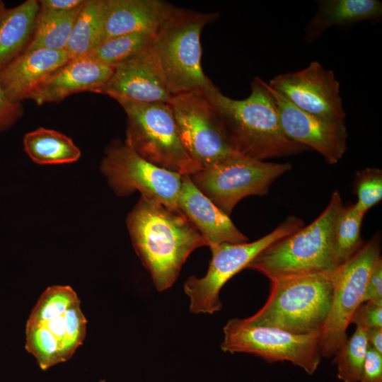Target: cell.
Wrapping results in <instances>:
<instances>
[{"instance_id": "obj_1", "label": "cell", "mask_w": 382, "mask_h": 382, "mask_svg": "<svg viewBox=\"0 0 382 382\" xmlns=\"http://www.w3.org/2000/svg\"><path fill=\"white\" fill-rule=\"evenodd\" d=\"M127 225L134 250L159 291L172 286L195 249L207 246L181 212L153 197L141 196L128 214Z\"/></svg>"}, {"instance_id": "obj_2", "label": "cell", "mask_w": 382, "mask_h": 382, "mask_svg": "<svg viewBox=\"0 0 382 382\" xmlns=\"http://www.w3.org/2000/svg\"><path fill=\"white\" fill-rule=\"evenodd\" d=\"M266 83L255 76L250 83V96L242 100L225 96L214 84L204 93L238 154L264 161L309 150L283 132L275 101Z\"/></svg>"}, {"instance_id": "obj_3", "label": "cell", "mask_w": 382, "mask_h": 382, "mask_svg": "<svg viewBox=\"0 0 382 382\" xmlns=\"http://www.w3.org/2000/svg\"><path fill=\"white\" fill-rule=\"evenodd\" d=\"M219 16L175 7L154 35L149 50L173 96L205 92L214 85L202 66L200 36L205 25Z\"/></svg>"}, {"instance_id": "obj_4", "label": "cell", "mask_w": 382, "mask_h": 382, "mask_svg": "<svg viewBox=\"0 0 382 382\" xmlns=\"http://www.w3.org/2000/svg\"><path fill=\"white\" fill-rule=\"evenodd\" d=\"M336 270L270 280L266 303L245 319L296 335L320 334L332 304Z\"/></svg>"}, {"instance_id": "obj_5", "label": "cell", "mask_w": 382, "mask_h": 382, "mask_svg": "<svg viewBox=\"0 0 382 382\" xmlns=\"http://www.w3.org/2000/svg\"><path fill=\"white\" fill-rule=\"evenodd\" d=\"M87 320L69 286L47 287L33 307L25 328V349L42 370L69 360L82 345Z\"/></svg>"}, {"instance_id": "obj_6", "label": "cell", "mask_w": 382, "mask_h": 382, "mask_svg": "<svg viewBox=\"0 0 382 382\" xmlns=\"http://www.w3.org/2000/svg\"><path fill=\"white\" fill-rule=\"evenodd\" d=\"M343 207L340 192L335 191L315 221L270 245L246 268L262 273L270 280L335 270L334 231Z\"/></svg>"}, {"instance_id": "obj_7", "label": "cell", "mask_w": 382, "mask_h": 382, "mask_svg": "<svg viewBox=\"0 0 382 382\" xmlns=\"http://www.w3.org/2000/svg\"><path fill=\"white\" fill-rule=\"evenodd\" d=\"M127 115L125 143L145 160L180 175L201 170L187 152L170 103L117 101Z\"/></svg>"}, {"instance_id": "obj_8", "label": "cell", "mask_w": 382, "mask_h": 382, "mask_svg": "<svg viewBox=\"0 0 382 382\" xmlns=\"http://www.w3.org/2000/svg\"><path fill=\"white\" fill-rule=\"evenodd\" d=\"M303 227V221L289 216L274 230L253 242L224 243L211 248L212 259L207 274L198 278L190 277L184 291L190 299V310L194 313L213 314L221 310L219 293L224 285L262 250Z\"/></svg>"}, {"instance_id": "obj_9", "label": "cell", "mask_w": 382, "mask_h": 382, "mask_svg": "<svg viewBox=\"0 0 382 382\" xmlns=\"http://www.w3.org/2000/svg\"><path fill=\"white\" fill-rule=\"evenodd\" d=\"M291 169L289 163L265 162L237 153L190 177L203 195L229 216L242 199L267 195L272 183Z\"/></svg>"}, {"instance_id": "obj_10", "label": "cell", "mask_w": 382, "mask_h": 382, "mask_svg": "<svg viewBox=\"0 0 382 382\" xmlns=\"http://www.w3.org/2000/svg\"><path fill=\"white\" fill-rule=\"evenodd\" d=\"M223 330L221 349L225 352L251 354L270 363L287 361L309 375L320 363V334L296 335L245 318L229 320Z\"/></svg>"}, {"instance_id": "obj_11", "label": "cell", "mask_w": 382, "mask_h": 382, "mask_svg": "<svg viewBox=\"0 0 382 382\" xmlns=\"http://www.w3.org/2000/svg\"><path fill=\"white\" fill-rule=\"evenodd\" d=\"M380 251V236L376 235L336 270L332 304L320 337L323 357L334 356L347 340V329L361 303L371 269L381 257Z\"/></svg>"}, {"instance_id": "obj_12", "label": "cell", "mask_w": 382, "mask_h": 382, "mask_svg": "<svg viewBox=\"0 0 382 382\" xmlns=\"http://www.w3.org/2000/svg\"><path fill=\"white\" fill-rule=\"evenodd\" d=\"M100 170L117 195L127 197L139 191L180 211L178 199L183 175L152 164L125 141L115 140L108 145Z\"/></svg>"}, {"instance_id": "obj_13", "label": "cell", "mask_w": 382, "mask_h": 382, "mask_svg": "<svg viewBox=\"0 0 382 382\" xmlns=\"http://www.w3.org/2000/svg\"><path fill=\"white\" fill-rule=\"evenodd\" d=\"M170 105L182 142L201 170L238 153L204 92L190 91L174 96Z\"/></svg>"}, {"instance_id": "obj_14", "label": "cell", "mask_w": 382, "mask_h": 382, "mask_svg": "<svg viewBox=\"0 0 382 382\" xmlns=\"http://www.w3.org/2000/svg\"><path fill=\"white\" fill-rule=\"evenodd\" d=\"M267 83L304 112L330 120L345 121L340 83L332 70L317 61L301 70L279 74Z\"/></svg>"}, {"instance_id": "obj_15", "label": "cell", "mask_w": 382, "mask_h": 382, "mask_svg": "<svg viewBox=\"0 0 382 382\" xmlns=\"http://www.w3.org/2000/svg\"><path fill=\"white\" fill-rule=\"evenodd\" d=\"M266 83L275 101L280 125L286 136L318 151L329 164L339 162L347 150L345 121L330 120L304 112Z\"/></svg>"}, {"instance_id": "obj_16", "label": "cell", "mask_w": 382, "mask_h": 382, "mask_svg": "<svg viewBox=\"0 0 382 382\" xmlns=\"http://www.w3.org/2000/svg\"><path fill=\"white\" fill-rule=\"evenodd\" d=\"M149 47L116 65L112 75L98 93L109 96L116 101L170 103L173 96L155 65Z\"/></svg>"}, {"instance_id": "obj_17", "label": "cell", "mask_w": 382, "mask_h": 382, "mask_svg": "<svg viewBox=\"0 0 382 382\" xmlns=\"http://www.w3.org/2000/svg\"><path fill=\"white\" fill-rule=\"evenodd\" d=\"M115 67L87 57L71 59L48 76L27 96L37 105L59 103L81 92L98 93Z\"/></svg>"}, {"instance_id": "obj_18", "label": "cell", "mask_w": 382, "mask_h": 382, "mask_svg": "<svg viewBox=\"0 0 382 382\" xmlns=\"http://www.w3.org/2000/svg\"><path fill=\"white\" fill-rule=\"evenodd\" d=\"M178 207L199 232L209 248L224 243H241L248 241L229 216L197 188L189 175H183Z\"/></svg>"}, {"instance_id": "obj_19", "label": "cell", "mask_w": 382, "mask_h": 382, "mask_svg": "<svg viewBox=\"0 0 382 382\" xmlns=\"http://www.w3.org/2000/svg\"><path fill=\"white\" fill-rule=\"evenodd\" d=\"M175 8L162 0H104L100 43L130 33L156 34Z\"/></svg>"}, {"instance_id": "obj_20", "label": "cell", "mask_w": 382, "mask_h": 382, "mask_svg": "<svg viewBox=\"0 0 382 382\" xmlns=\"http://www.w3.org/2000/svg\"><path fill=\"white\" fill-rule=\"evenodd\" d=\"M69 61L66 50L23 52L0 71V81L13 102L21 103L56 69Z\"/></svg>"}, {"instance_id": "obj_21", "label": "cell", "mask_w": 382, "mask_h": 382, "mask_svg": "<svg viewBox=\"0 0 382 382\" xmlns=\"http://www.w3.org/2000/svg\"><path fill=\"white\" fill-rule=\"evenodd\" d=\"M382 3L377 0H320L304 30V40L313 43L329 28L378 18Z\"/></svg>"}, {"instance_id": "obj_22", "label": "cell", "mask_w": 382, "mask_h": 382, "mask_svg": "<svg viewBox=\"0 0 382 382\" xmlns=\"http://www.w3.org/2000/svg\"><path fill=\"white\" fill-rule=\"evenodd\" d=\"M40 10L37 0L7 8L0 6V71L28 47Z\"/></svg>"}, {"instance_id": "obj_23", "label": "cell", "mask_w": 382, "mask_h": 382, "mask_svg": "<svg viewBox=\"0 0 382 382\" xmlns=\"http://www.w3.org/2000/svg\"><path fill=\"white\" fill-rule=\"evenodd\" d=\"M23 146L30 159L41 165L70 163L81 156L80 149L71 138L44 127L27 133Z\"/></svg>"}, {"instance_id": "obj_24", "label": "cell", "mask_w": 382, "mask_h": 382, "mask_svg": "<svg viewBox=\"0 0 382 382\" xmlns=\"http://www.w3.org/2000/svg\"><path fill=\"white\" fill-rule=\"evenodd\" d=\"M103 8L104 0H86L65 49L69 60L86 57L100 43Z\"/></svg>"}, {"instance_id": "obj_25", "label": "cell", "mask_w": 382, "mask_h": 382, "mask_svg": "<svg viewBox=\"0 0 382 382\" xmlns=\"http://www.w3.org/2000/svg\"><path fill=\"white\" fill-rule=\"evenodd\" d=\"M83 5L67 12H54L40 8L34 33L23 52L38 49L65 50L72 28Z\"/></svg>"}, {"instance_id": "obj_26", "label": "cell", "mask_w": 382, "mask_h": 382, "mask_svg": "<svg viewBox=\"0 0 382 382\" xmlns=\"http://www.w3.org/2000/svg\"><path fill=\"white\" fill-rule=\"evenodd\" d=\"M154 35L135 33L110 37L99 43L86 57L115 67L147 48Z\"/></svg>"}, {"instance_id": "obj_27", "label": "cell", "mask_w": 382, "mask_h": 382, "mask_svg": "<svg viewBox=\"0 0 382 382\" xmlns=\"http://www.w3.org/2000/svg\"><path fill=\"white\" fill-rule=\"evenodd\" d=\"M364 214L355 204L343 207L337 219L333 238L334 257L337 267L346 262L362 245L361 227Z\"/></svg>"}, {"instance_id": "obj_28", "label": "cell", "mask_w": 382, "mask_h": 382, "mask_svg": "<svg viewBox=\"0 0 382 382\" xmlns=\"http://www.w3.org/2000/svg\"><path fill=\"white\" fill-rule=\"evenodd\" d=\"M368 350L366 329L357 327L353 335L335 353L337 376L342 382H359Z\"/></svg>"}, {"instance_id": "obj_29", "label": "cell", "mask_w": 382, "mask_h": 382, "mask_svg": "<svg viewBox=\"0 0 382 382\" xmlns=\"http://www.w3.org/2000/svg\"><path fill=\"white\" fill-rule=\"evenodd\" d=\"M355 206L364 214L382 199V172L376 168H368L357 175Z\"/></svg>"}, {"instance_id": "obj_30", "label": "cell", "mask_w": 382, "mask_h": 382, "mask_svg": "<svg viewBox=\"0 0 382 382\" xmlns=\"http://www.w3.org/2000/svg\"><path fill=\"white\" fill-rule=\"evenodd\" d=\"M350 323L366 330L382 327V300L369 301L361 303L354 311Z\"/></svg>"}, {"instance_id": "obj_31", "label": "cell", "mask_w": 382, "mask_h": 382, "mask_svg": "<svg viewBox=\"0 0 382 382\" xmlns=\"http://www.w3.org/2000/svg\"><path fill=\"white\" fill-rule=\"evenodd\" d=\"M21 103L12 101L0 81V132L11 127L23 115Z\"/></svg>"}, {"instance_id": "obj_32", "label": "cell", "mask_w": 382, "mask_h": 382, "mask_svg": "<svg viewBox=\"0 0 382 382\" xmlns=\"http://www.w3.org/2000/svg\"><path fill=\"white\" fill-rule=\"evenodd\" d=\"M359 382H382V354L369 345Z\"/></svg>"}, {"instance_id": "obj_33", "label": "cell", "mask_w": 382, "mask_h": 382, "mask_svg": "<svg viewBox=\"0 0 382 382\" xmlns=\"http://www.w3.org/2000/svg\"><path fill=\"white\" fill-rule=\"evenodd\" d=\"M382 300V260L379 257L375 262L369 276L362 303Z\"/></svg>"}, {"instance_id": "obj_34", "label": "cell", "mask_w": 382, "mask_h": 382, "mask_svg": "<svg viewBox=\"0 0 382 382\" xmlns=\"http://www.w3.org/2000/svg\"><path fill=\"white\" fill-rule=\"evenodd\" d=\"M86 0H40V8L54 12H67L81 7Z\"/></svg>"}, {"instance_id": "obj_35", "label": "cell", "mask_w": 382, "mask_h": 382, "mask_svg": "<svg viewBox=\"0 0 382 382\" xmlns=\"http://www.w3.org/2000/svg\"><path fill=\"white\" fill-rule=\"evenodd\" d=\"M369 347L382 354V327H374L366 330Z\"/></svg>"}, {"instance_id": "obj_36", "label": "cell", "mask_w": 382, "mask_h": 382, "mask_svg": "<svg viewBox=\"0 0 382 382\" xmlns=\"http://www.w3.org/2000/svg\"><path fill=\"white\" fill-rule=\"evenodd\" d=\"M99 382H105L104 380H101Z\"/></svg>"}]
</instances>
